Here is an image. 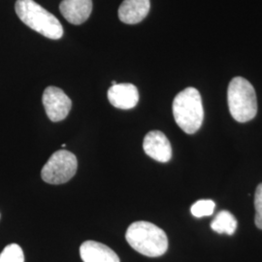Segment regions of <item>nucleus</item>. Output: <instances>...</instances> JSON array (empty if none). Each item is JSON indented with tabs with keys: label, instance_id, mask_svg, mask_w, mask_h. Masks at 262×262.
<instances>
[{
	"label": "nucleus",
	"instance_id": "nucleus-4",
	"mask_svg": "<svg viewBox=\"0 0 262 262\" xmlns=\"http://www.w3.org/2000/svg\"><path fill=\"white\" fill-rule=\"evenodd\" d=\"M229 112L235 121L247 122L256 116L257 100L253 84L242 77H235L228 86Z\"/></svg>",
	"mask_w": 262,
	"mask_h": 262
},
{
	"label": "nucleus",
	"instance_id": "nucleus-9",
	"mask_svg": "<svg viewBox=\"0 0 262 262\" xmlns=\"http://www.w3.org/2000/svg\"><path fill=\"white\" fill-rule=\"evenodd\" d=\"M59 11L64 19L72 25H81L90 18L93 11L92 0H62Z\"/></svg>",
	"mask_w": 262,
	"mask_h": 262
},
{
	"label": "nucleus",
	"instance_id": "nucleus-7",
	"mask_svg": "<svg viewBox=\"0 0 262 262\" xmlns=\"http://www.w3.org/2000/svg\"><path fill=\"white\" fill-rule=\"evenodd\" d=\"M145 152L159 162H168L172 158V147L168 138L161 131H150L143 142Z\"/></svg>",
	"mask_w": 262,
	"mask_h": 262
},
{
	"label": "nucleus",
	"instance_id": "nucleus-6",
	"mask_svg": "<svg viewBox=\"0 0 262 262\" xmlns=\"http://www.w3.org/2000/svg\"><path fill=\"white\" fill-rule=\"evenodd\" d=\"M42 101L48 118L52 122L63 121L72 107L71 99L56 86H48L43 94Z\"/></svg>",
	"mask_w": 262,
	"mask_h": 262
},
{
	"label": "nucleus",
	"instance_id": "nucleus-11",
	"mask_svg": "<svg viewBox=\"0 0 262 262\" xmlns=\"http://www.w3.org/2000/svg\"><path fill=\"white\" fill-rule=\"evenodd\" d=\"M80 255L84 262H121L112 249L95 241H85L82 244Z\"/></svg>",
	"mask_w": 262,
	"mask_h": 262
},
{
	"label": "nucleus",
	"instance_id": "nucleus-5",
	"mask_svg": "<svg viewBox=\"0 0 262 262\" xmlns=\"http://www.w3.org/2000/svg\"><path fill=\"white\" fill-rule=\"evenodd\" d=\"M78 168L75 156L66 150L56 151L42 169L41 177L51 185H60L74 177Z\"/></svg>",
	"mask_w": 262,
	"mask_h": 262
},
{
	"label": "nucleus",
	"instance_id": "nucleus-3",
	"mask_svg": "<svg viewBox=\"0 0 262 262\" xmlns=\"http://www.w3.org/2000/svg\"><path fill=\"white\" fill-rule=\"evenodd\" d=\"M172 109L175 122L187 134H193L201 127L204 110L201 95L196 89L187 88L179 93L174 98Z\"/></svg>",
	"mask_w": 262,
	"mask_h": 262
},
{
	"label": "nucleus",
	"instance_id": "nucleus-16",
	"mask_svg": "<svg viewBox=\"0 0 262 262\" xmlns=\"http://www.w3.org/2000/svg\"><path fill=\"white\" fill-rule=\"evenodd\" d=\"M115 84H117V82L116 81H112V85H115Z\"/></svg>",
	"mask_w": 262,
	"mask_h": 262
},
{
	"label": "nucleus",
	"instance_id": "nucleus-12",
	"mask_svg": "<svg viewBox=\"0 0 262 262\" xmlns=\"http://www.w3.org/2000/svg\"><path fill=\"white\" fill-rule=\"evenodd\" d=\"M237 220L230 212L224 210L219 212L213 222L211 228L220 234L233 235L237 229Z\"/></svg>",
	"mask_w": 262,
	"mask_h": 262
},
{
	"label": "nucleus",
	"instance_id": "nucleus-1",
	"mask_svg": "<svg viewBox=\"0 0 262 262\" xmlns=\"http://www.w3.org/2000/svg\"><path fill=\"white\" fill-rule=\"evenodd\" d=\"M125 239L136 252L149 257L161 256L168 249L166 233L149 222L133 223L126 230Z\"/></svg>",
	"mask_w": 262,
	"mask_h": 262
},
{
	"label": "nucleus",
	"instance_id": "nucleus-10",
	"mask_svg": "<svg viewBox=\"0 0 262 262\" xmlns=\"http://www.w3.org/2000/svg\"><path fill=\"white\" fill-rule=\"evenodd\" d=\"M150 0H124L119 8V19L126 25L139 24L147 17Z\"/></svg>",
	"mask_w": 262,
	"mask_h": 262
},
{
	"label": "nucleus",
	"instance_id": "nucleus-13",
	"mask_svg": "<svg viewBox=\"0 0 262 262\" xmlns=\"http://www.w3.org/2000/svg\"><path fill=\"white\" fill-rule=\"evenodd\" d=\"M0 262H25V254L17 244H11L0 253Z\"/></svg>",
	"mask_w": 262,
	"mask_h": 262
},
{
	"label": "nucleus",
	"instance_id": "nucleus-8",
	"mask_svg": "<svg viewBox=\"0 0 262 262\" xmlns=\"http://www.w3.org/2000/svg\"><path fill=\"white\" fill-rule=\"evenodd\" d=\"M108 99L114 107L129 110L138 104L139 93L134 84H117L109 89Z\"/></svg>",
	"mask_w": 262,
	"mask_h": 262
},
{
	"label": "nucleus",
	"instance_id": "nucleus-15",
	"mask_svg": "<svg viewBox=\"0 0 262 262\" xmlns=\"http://www.w3.org/2000/svg\"><path fill=\"white\" fill-rule=\"evenodd\" d=\"M254 207H255V225L262 229V184H259L254 195Z\"/></svg>",
	"mask_w": 262,
	"mask_h": 262
},
{
	"label": "nucleus",
	"instance_id": "nucleus-14",
	"mask_svg": "<svg viewBox=\"0 0 262 262\" xmlns=\"http://www.w3.org/2000/svg\"><path fill=\"white\" fill-rule=\"evenodd\" d=\"M215 204L213 200L202 199L198 200L191 206V214L195 217H203L213 215L215 210Z\"/></svg>",
	"mask_w": 262,
	"mask_h": 262
},
{
	"label": "nucleus",
	"instance_id": "nucleus-2",
	"mask_svg": "<svg viewBox=\"0 0 262 262\" xmlns=\"http://www.w3.org/2000/svg\"><path fill=\"white\" fill-rule=\"evenodd\" d=\"M15 9L19 19L41 35L54 40L62 37L60 21L34 0H17Z\"/></svg>",
	"mask_w": 262,
	"mask_h": 262
}]
</instances>
